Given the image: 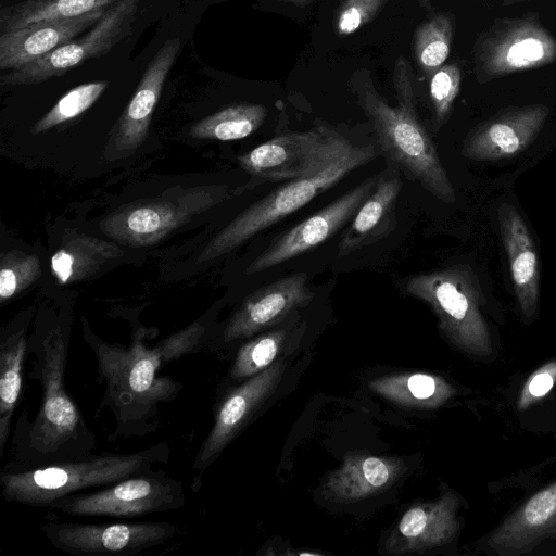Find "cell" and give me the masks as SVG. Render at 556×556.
I'll return each instance as SVG.
<instances>
[{
  "mask_svg": "<svg viewBox=\"0 0 556 556\" xmlns=\"http://www.w3.org/2000/svg\"><path fill=\"white\" fill-rule=\"evenodd\" d=\"M119 0H24L1 10V33L51 20L81 16L93 11L108 10Z\"/></svg>",
  "mask_w": 556,
  "mask_h": 556,
  "instance_id": "obj_26",
  "label": "cell"
},
{
  "mask_svg": "<svg viewBox=\"0 0 556 556\" xmlns=\"http://www.w3.org/2000/svg\"><path fill=\"white\" fill-rule=\"evenodd\" d=\"M41 274L36 254L12 250L0 257V300L2 303L24 291Z\"/></svg>",
  "mask_w": 556,
  "mask_h": 556,
  "instance_id": "obj_32",
  "label": "cell"
},
{
  "mask_svg": "<svg viewBox=\"0 0 556 556\" xmlns=\"http://www.w3.org/2000/svg\"><path fill=\"white\" fill-rule=\"evenodd\" d=\"M555 61L556 37L535 12L494 18L477 34L472 47L473 74L480 84Z\"/></svg>",
  "mask_w": 556,
  "mask_h": 556,
  "instance_id": "obj_7",
  "label": "cell"
},
{
  "mask_svg": "<svg viewBox=\"0 0 556 556\" xmlns=\"http://www.w3.org/2000/svg\"><path fill=\"white\" fill-rule=\"evenodd\" d=\"M140 0H119L84 36L68 40L39 60L1 75L2 87L40 84L90 59L108 54L132 31Z\"/></svg>",
  "mask_w": 556,
  "mask_h": 556,
  "instance_id": "obj_10",
  "label": "cell"
},
{
  "mask_svg": "<svg viewBox=\"0 0 556 556\" xmlns=\"http://www.w3.org/2000/svg\"><path fill=\"white\" fill-rule=\"evenodd\" d=\"M480 1H496L503 5H511V4H516V3H520V2H525V1H528V0H480Z\"/></svg>",
  "mask_w": 556,
  "mask_h": 556,
  "instance_id": "obj_37",
  "label": "cell"
},
{
  "mask_svg": "<svg viewBox=\"0 0 556 556\" xmlns=\"http://www.w3.org/2000/svg\"><path fill=\"white\" fill-rule=\"evenodd\" d=\"M455 35V17L450 12L438 13L415 29L413 54L420 72L430 77L447 60Z\"/></svg>",
  "mask_w": 556,
  "mask_h": 556,
  "instance_id": "obj_29",
  "label": "cell"
},
{
  "mask_svg": "<svg viewBox=\"0 0 556 556\" xmlns=\"http://www.w3.org/2000/svg\"><path fill=\"white\" fill-rule=\"evenodd\" d=\"M26 342L24 331H18L3 339L0 345V455L3 454L22 390Z\"/></svg>",
  "mask_w": 556,
  "mask_h": 556,
  "instance_id": "obj_27",
  "label": "cell"
},
{
  "mask_svg": "<svg viewBox=\"0 0 556 556\" xmlns=\"http://www.w3.org/2000/svg\"><path fill=\"white\" fill-rule=\"evenodd\" d=\"M108 81L97 80L74 87L33 126L30 132L38 135L77 117L87 111L103 93Z\"/></svg>",
  "mask_w": 556,
  "mask_h": 556,
  "instance_id": "obj_30",
  "label": "cell"
},
{
  "mask_svg": "<svg viewBox=\"0 0 556 556\" xmlns=\"http://www.w3.org/2000/svg\"><path fill=\"white\" fill-rule=\"evenodd\" d=\"M106 10L64 20L42 21L1 33L0 70L14 71L28 65L89 30Z\"/></svg>",
  "mask_w": 556,
  "mask_h": 556,
  "instance_id": "obj_19",
  "label": "cell"
},
{
  "mask_svg": "<svg viewBox=\"0 0 556 556\" xmlns=\"http://www.w3.org/2000/svg\"><path fill=\"white\" fill-rule=\"evenodd\" d=\"M549 109L542 103L510 106L472 129L462 154L476 161H496L523 151L542 129Z\"/></svg>",
  "mask_w": 556,
  "mask_h": 556,
  "instance_id": "obj_15",
  "label": "cell"
},
{
  "mask_svg": "<svg viewBox=\"0 0 556 556\" xmlns=\"http://www.w3.org/2000/svg\"><path fill=\"white\" fill-rule=\"evenodd\" d=\"M66 357L67 345L60 328L51 329L40 355L42 403L27 438L29 451L45 462L78 456L77 442L88 434L65 389Z\"/></svg>",
  "mask_w": 556,
  "mask_h": 556,
  "instance_id": "obj_6",
  "label": "cell"
},
{
  "mask_svg": "<svg viewBox=\"0 0 556 556\" xmlns=\"http://www.w3.org/2000/svg\"><path fill=\"white\" fill-rule=\"evenodd\" d=\"M230 198L224 185L199 186L174 190L173 194L128 205L109 215L102 231L129 245L144 247L168 233L216 204Z\"/></svg>",
  "mask_w": 556,
  "mask_h": 556,
  "instance_id": "obj_8",
  "label": "cell"
},
{
  "mask_svg": "<svg viewBox=\"0 0 556 556\" xmlns=\"http://www.w3.org/2000/svg\"><path fill=\"white\" fill-rule=\"evenodd\" d=\"M378 178H368L314 215L295 225L258 254L245 268V275L275 267L321 244L337 233L374 190Z\"/></svg>",
  "mask_w": 556,
  "mask_h": 556,
  "instance_id": "obj_13",
  "label": "cell"
},
{
  "mask_svg": "<svg viewBox=\"0 0 556 556\" xmlns=\"http://www.w3.org/2000/svg\"><path fill=\"white\" fill-rule=\"evenodd\" d=\"M354 146L342 135L316 127L274 137L240 155V166L265 181L314 176L345 155Z\"/></svg>",
  "mask_w": 556,
  "mask_h": 556,
  "instance_id": "obj_9",
  "label": "cell"
},
{
  "mask_svg": "<svg viewBox=\"0 0 556 556\" xmlns=\"http://www.w3.org/2000/svg\"><path fill=\"white\" fill-rule=\"evenodd\" d=\"M424 10H431V0H416Z\"/></svg>",
  "mask_w": 556,
  "mask_h": 556,
  "instance_id": "obj_38",
  "label": "cell"
},
{
  "mask_svg": "<svg viewBox=\"0 0 556 556\" xmlns=\"http://www.w3.org/2000/svg\"><path fill=\"white\" fill-rule=\"evenodd\" d=\"M375 157L371 146L356 147L323 172L290 180L245 208L216 233L201 250L197 264L220 257L255 235L293 214L315 197L331 188L350 172Z\"/></svg>",
  "mask_w": 556,
  "mask_h": 556,
  "instance_id": "obj_4",
  "label": "cell"
},
{
  "mask_svg": "<svg viewBox=\"0 0 556 556\" xmlns=\"http://www.w3.org/2000/svg\"><path fill=\"white\" fill-rule=\"evenodd\" d=\"M388 0H343L334 15L339 36H349L371 22Z\"/></svg>",
  "mask_w": 556,
  "mask_h": 556,
  "instance_id": "obj_34",
  "label": "cell"
},
{
  "mask_svg": "<svg viewBox=\"0 0 556 556\" xmlns=\"http://www.w3.org/2000/svg\"><path fill=\"white\" fill-rule=\"evenodd\" d=\"M56 548L77 556L135 555L170 540L178 528L164 521L109 525L54 523L42 527Z\"/></svg>",
  "mask_w": 556,
  "mask_h": 556,
  "instance_id": "obj_12",
  "label": "cell"
},
{
  "mask_svg": "<svg viewBox=\"0 0 556 556\" xmlns=\"http://www.w3.org/2000/svg\"><path fill=\"white\" fill-rule=\"evenodd\" d=\"M497 216L515 293L521 312L530 318L539 302L540 270L535 247L525 220L514 206L502 204Z\"/></svg>",
  "mask_w": 556,
  "mask_h": 556,
  "instance_id": "obj_21",
  "label": "cell"
},
{
  "mask_svg": "<svg viewBox=\"0 0 556 556\" xmlns=\"http://www.w3.org/2000/svg\"><path fill=\"white\" fill-rule=\"evenodd\" d=\"M180 50V38H172L151 59L132 98L116 123L106 150L112 156L121 157L132 153L148 136L163 86Z\"/></svg>",
  "mask_w": 556,
  "mask_h": 556,
  "instance_id": "obj_14",
  "label": "cell"
},
{
  "mask_svg": "<svg viewBox=\"0 0 556 556\" xmlns=\"http://www.w3.org/2000/svg\"><path fill=\"white\" fill-rule=\"evenodd\" d=\"M123 251L110 241L84 233L70 235L51 256V270L59 283L85 280L98 273Z\"/></svg>",
  "mask_w": 556,
  "mask_h": 556,
  "instance_id": "obj_24",
  "label": "cell"
},
{
  "mask_svg": "<svg viewBox=\"0 0 556 556\" xmlns=\"http://www.w3.org/2000/svg\"><path fill=\"white\" fill-rule=\"evenodd\" d=\"M352 81L357 102L370 121L381 150L433 197L453 203L456 198L453 185L415 109L390 105L365 71L356 73Z\"/></svg>",
  "mask_w": 556,
  "mask_h": 556,
  "instance_id": "obj_2",
  "label": "cell"
},
{
  "mask_svg": "<svg viewBox=\"0 0 556 556\" xmlns=\"http://www.w3.org/2000/svg\"><path fill=\"white\" fill-rule=\"evenodd\" d=\"M402 182L397 174L384 173L352 217L338 244V256H346L388 236L395 227V206Z\"/></svg>",
  "mask_w": 556,
  "mask_h": 556,
  "instance_id": "obj_23",
  "label": "cell"
},
{
  "mask_svg": "<svg viewBox=\"0 0 556 556\" xmlns=\"http://www.w3.org/2000/svg\"><path fill=\"white\" fill-rule=\"evenodd\" d=\"M368 386L392 403L418 409L437 408L454 394V389L444 379L426 372L383 376L369 381Z\"/></svg>",
  "mask_w": 556,
  "mask_h": 556,
  "instance_id": "obj_25",
  "label": "cell"
},
{
  "mask_svg": "<svg viewBox=\"0 0 556 556\" xmlns=\"http://www.w3.org/2000/svg\"><path fill=\"white\" fill-rule=\"evenodd\" d=\"M286 340V332L277 330L243 344L237 353L230 376L233 379L251 378L274 364Z\"/></svg>",
  "mask_w": 556,
  "mask_h": 556,
  "instance_id": "obj_31",
  "label": "cell"
},
{
  "mask_svg": "<svg viewBox=\"0 0 556 556\" xmlns=\"http://www.w3.org/2000/svg\"><path fill=\"white\" fill-rule=\"evenodd\" d=\"M458 497L446 492L438 500L413 505L386 541L391 554L425 552L441 546L453 539L458 530Z\"/></svg>",
  "mask_w": 556,
  "mask_h": 556,
  "instance_id": "obj_18",
  "label": "cell"
},
{
  "mask_svg": "<svg viewBox=\"0 0 556 556\" xmlns=\"http://www.w3.org/2000/svg\"><path fill=\"white\" fill-rule=\"evenodd\" d=\"M556 382V361L549 362L534 371L526 381L519 400L518 408L523 410L544 397Z\"/></svg>",
  "mask_w": 556,
  "mask_h": 556,
  "instance_id": "obj_35",
  "label": "cell"
},
{
  "mask_svg": "<svg viewBox=\"0 0 556 556\" xmlns=\"http://www.w3.org/2000/svg\"><path fill=\"white\" fill-rule=\"evenodd\" d=\"M405 292L427 303L445 337L467 354L492 355L489 327L480 312L481 292L470 268L455 265L420 273L405 281Z\"/></svg>",
  "mask_w": 556,
  "mask_h": 556,
  "instance_id": "obj_5",
  "label": "cell"
},
{
  "mask_svg": "<svg viewBox=\"0 0 556 556\" xmlns=\"http://www.w3.org/2000/svg\"><path fill=\"white\" fill-rule=\"evenodd\" d=\"M282 372L283 364L275 363L227 393L216 410L214 425L197 454L194 469L204 470L216 459L253 412L276 389Z\"/></svg>",
  "mask_w": 556,
  "mask_h": 556,
  "instance_id": "obj_16",
  "label": "cell"
},
{
  "mask_svg": "<svg viewBox=\"0 0 556 556\" xmlns=\"http://www.w3.org/2000/svg\"><path fill=\"white\" fill-rule=\"evenodd\" d=\"M283 2L293 4L295 7L304 8L311 4L314 0H282Z\"/></svg>",
  "mask_w": 556,
  "mask_h": 556,
  "instance_id": "obj_36",
  "label": "cell"
},
{
  "mask_svg": "<svg viewBox=\"0 0 556 556\" xmlns=\"http://www.w3.org/2000/svg\"><path fill=\"white\" fill-rule=\"evenodd\" d=\"M181 482L165 475H132L96 492L75 493L50 507L71 516L138 517L184 506Z\"/></svg>",
  "mask_w": 556,
  "mask_h": 556,
  "instance_id": "obj_11",
  "label": "cell"
},
{
  "mask_svg": "<svg viewBox=\"0 0 556 556\" xmlns=\"http://www.w3.org/2000/svg\"><path fill=\"white\" fill-rule=\"evenodd\" d=\"M556 536V483L530 497L490 536L489 546L497 554H519L541 540Z\"/></svg>",
  "mask_w": 556,
  "mask_h": 556,
  "instance_id": "obj_22",
  "label": "cell"
},
{
  "mask_svg": "<svg viewBox=\"0 0 556 556\" xmlns=\"http://www.w3.org/2000/svg\"><path fill=\"white\" fill-rule=\"evenodd\" d=\"M159 453L156 447L127 455H99L60 459L50 464L0 476L1 494L9 502L50 506L85 489L106 486L146 472Z\"/></svg>",
  "mask_w": 556,
  "mask_h": 556,
  "instance_id": "obj_3",
  "label": "cell"
},
{
  "mask_svg": "<svg viewBox=\"0 0 556 556\" xmlns=\"http://www.w3.org/2000/svg\"><path fill=\"white\" fill-rule=\"evenodd\" d=\"M406 470L399 458L353 454L344 458L323 486L324 496L337 503H353L392 485Z\"/></svg>",
  "mask_w": 556,
  "mask_h": 556,
  "instance_id": "obj_20",
  "label": "cell"
},
{
  "mask_svg": "<svg viewBox=\"0 0 556 556\" xmlns=\"http://www.w3.org/2000/svg\"><path fill=\"white\" fill-rule=\"evenodd\" d=\"M314 298L308 276L294 273L264 286L250 294L227 323L225 342L248 338L280 321Z\"/></svg>",
  "mask_w": 556,
  "mask_h": 556,
  "instance_id": "obj_17",
  "label": "cell"
},
{
  "mask_svg": "<svg viewBox=\"0 0 556 556\" xmlns=\"http://www.w3.org/2000/svg\"><path fill=\"white\" fill-rule=\"evenodd\" d=\"M267 114V108L262 104H232L198 122L191 128L190 136L220 141L242 139L256 131Z\"/></svg>",
  "mask_w": 556,
  "mask_h": 556,
  "instance_id": "obj_28",
  "label": "cell"
},
{
  "mask_svg": "<svg viewBox=\"0 0 556 556\" xmlns=\"http://www.w3.org/2000/svg\"><path fill=\"white\" fill-rule=\"evenodd\" d=\"M462 70L457 64H444L429 77V94L437 128L448 118L460 91Z\"/></svg>",
  "mask_w": 556,
  "mask_h": 556,
  "instance_id": "obj_33",
  "label": "cell"
},
{
  "mask_svg": "<svg viewBox=\"0 0 556 556\" xmlns=\"http://www.w3.org/2000/svg\"><path fill=\"white\" fill-rule=\"evenodd\" d=\"M203 334L204 327L194 323L153 349L147 348L140 338H135L129 348L105 342L92 344L106 383L105 400L114 408L119 426L138 420L159 403L174 399L177 383L157 378L156 374L168 362L197 348Z\"/></svg>",
  "mask_w": 556,
  "mask_h": 556,
  "instance_id": "obj_1",
  "label": "cell"
}]
</instances>
